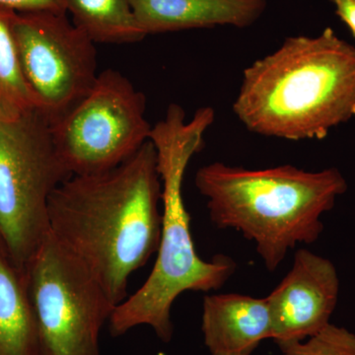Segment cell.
<instances>
[{"label": "cell", "mask_w": 355, "mask_h": 355, "mask_svg": "<svg viewBox=\"0 0 355 355\" xmlns=\"http://www.w3.org/2000/svg\"><path fill=\"white\" fill-rule=\"evenodd\" d=\"M15 14L0 6V114L7 118L37 108L21 67L14 34Z\"/></svg>", "instance_id": "14"}, {"label": "cell", "mask_w": 355, "mask_h": 355, "mask_svg": "<svg viewBox=\"0 0 355 355\" xmlns=\"http://www.w3.org/2000/svg\"><path fill=\"white\" fill-rule=\"evenodd\" d=\"M277 345L282 355H355V334L330 323L304 340Z\"/></svg>", "instance_id": "15"}, {"label": "cell", "mask_w": 355, "mask_h": 355, "mask_svg": "<svg viewBox=\"0 0 355 355\" xmlns=\"http://www.w3.org/2000/svg\"><path fill=\"white\" fill-rule=\"evenodd\" d=\"M39 355H102L114 306L91 273L49 232L25 270Z\"/></svg>", "instance_id": "6"}, {"label": "cell", "mask_w": 355, "mask_h": 355, "mask_svg": "<svg viewBox=\"0 0 355 355\" xmlns=\"http://www.w3.org/2000/svg\"><path fill=\"white\" fill-rule=\"evenodd\" d=\"M233 112L256 135L324 139L355 116V46L331 28L286 38L244 69Z\"/></svg>", "instance_id": "3"}, {"label": "cell", "mask_w": 355, "mask_h": 355, "mask_svg": "<svg viewBox=\"0 0 355 355\" xmlns=\"http://www.w3.org/2000/svg\"><path fill=\"white\" fill-rule=\"evenodd\" d=\"M340 279L328 259L300 249L291 270L266 297L272 340H304L327 324L338 304Z\"/></svg>", "instance_id": "9"}, {"label": "cell", "mask_w": 355, "mask_h": 355, "mask_svg": "<svg viewBox=\"0 0 355 355\" xmlns=\"http://www.w3.org/2000/svg\"><path fill=\"white\" fill-rule=\"evenodd\" d=\"M146 36L216 26L251 27L265 13L266 0H130Z\"/></svg>", "instance_id": "11"}, {"label": "cell", "mask_w": 355, "mask_h": 355, "mask_svg": "<svg viewBox=\"0 0 355 355\" xmlns=\"http://www.w3.org/2000/svg\"><path fill=\"white\" fill-rule=\"evenodd\" d=\"M214 119V110L203 107L187 121L184 109L171 104L165 118L153 125L149 140L155 148L162 182V232L150 275L139 291L114 308L110 317V333L116 338L137 327L147 326L163 343L171 342V310L176 299L188 291H219L237 270L235 261L224 254H217L210 261L200 258L184 202L187 168L205 146L203 137Z\"/></svg>", "instance_id": "2"}, {"label": "cell", "mask_w": 355, "mask_h": 355, "mask_svg": "<svg viewBox=\"0 0 355 355\" xmlns=\"http://www.w3.org/2000/svg\"><path fill=\"white\" fill-rule=\"evenodd\" d=\"M48 216L51 236L121 304L132 273L160 244L162 182L153 142L107 171L70 177L51 196Z\"/></svg>", "instance_id": "1"}, {"label": "cell", "mask_w": 355, "mask_h": 355, "mask_svg": "<svg viewBox=\"0 0 355 355\" xmlns=\"http://www.w3.org/2000/svg\"><path fill=\"white\" fill-rule=\"evenodd\" d=\"M146 98L118 70L99 72L87 95L51 125L58 155L71 176L116 167L150 137Z\"/></svg>", "instance_id": "7"}, {"label": "cell", "mask_w": 355, "mask_h": 355, "mask_svg": "<svg viewBox=\"0 0 355 355\" xmlns=\"http://www.w3.org/2000/svg\"><path fill=\"white\" fill-rule=\"evenodd\" d=\"M67 13L95 44H132L146 35L130 0H64Z\"/></svg>", "instance_id": "13"}, {"label": "cell", "mask_w": 355, "mask_h": 355, "mask_svg": "<svg viewBox=\"0 0 355 355\" xmlns=\"http://www.w3.org/2000/svg\"><path fill=\"white\" fill-rule=\"evenodd\" d=\"M14 34L37 108L53 125L94 85L96 44L65 12H16Z\"/></svg>", "instance_id": "8"}, {"label": "cell", "mask_w": 355, "mask_h": 355, "mask_svg": "<svg viewBox=\"0 0 355 355\" xmlns=\"http://www.w3.org/2000/svg\"><path fill=\"white\" fill-rule=\"evenodd\" d=\"M0 355H39L38 331L25 272L0 242Z\"/></svg>", "instance_id": "12"}, {"label": "cell", "mask_w": 355, "mask_h": 355, "mask_svg": "<svg viewBox=\"0 0 355 355\" xmlns=\"http://www.w3.org/2000/svg\"><path fill=\"white\" fill-rule=\"evenodd\" d=\"M195 184L212 223L254 242L270 272L297 245L319 239L322 216L347 191L338 168L309 172L292 165L250 170L214 162L198 170Z\"/></svg>", "instance_id": "4"}, {"label": "cell", "mask_w": 355, "mask_h": 355, "mask_svg": "<svg viewBox=\"0 0 355 355\" xmlns=\"http://www.w3.org/2000/svg\"><path fill=\"white\" fill-rule=\"evenodd\" d=\"M0 6L6 7L15 12L53 11L67 13L64 0H0Z\"/></svg>", "instance_id": "16"}, {"label": "cell", "mask_w": 355, "mask_h": 355, "mask_svg": "<svg viewBox=\"0 0 355 355\" xmlns=\"http://www.w3.org/2000/svg\"><path fill=\"white\" fill-rule=\"evenodd\" d=\"M71 177L38 108L0 114V242L25 272L49 233V200Z\"/></svg>", "instance_id": "5"}, {"label": "cell", "mask_w": 355, "mask_h": 355, "mask_svg": "<svg viewBox=\"0 0 355 355\" xmlns=\"http://www.w3.org/2000/svg\"><path fill=\"white\" fill-rule=\"evenodd\" d=\"M202 331L210 355H252L272 338L268 301L238 293L209 294L203 298Z\"/></svg>", "instance_id": "10"}, {"label": "cell", "mask_w": 355, "mask_h": 355, "mask_svg": "<svg viewBox=\"0 0 355 355\" xmlns=\"http://www.w3.org/2000/svg\"><path fill=\"white\" fill-rule=\"evenodd\" d=\"M335 6L336 16L349 28L355 38V0H329Z\"/></svg>", "instance_id": "17"}]
</instances>
